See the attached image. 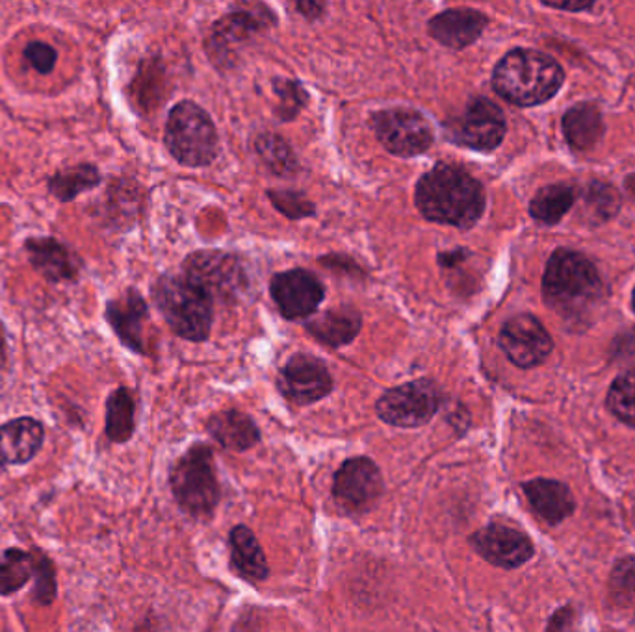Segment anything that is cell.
I'll list each match as a JSON object with an SVG mask.
<instances>
[{
	"instance_id": "20",
	"label": "cell",
	"mask_w": 635,
	"mask_h": 632,
	"mask_svg": "<svg viewBox=\"0 0 635 632\" xmlns=\"http://www.w3.org/2000/svg\"><path fill=\"white\" fill-rule=\"evenodd\" d=\"M525 492L537 514L550 525H558L567 519L576 506L571 490L563 482L536 479L526 482Z\"/></svg>"
},
{
	"instance_id": "37",
	"label": "cell",
	"mask_w": 635,
	"mask_h": 632,
	"mask_svg": "<svg viewBox=\"0 0 635 632\" xmlns=\"http://www.w3.org/2000/svg\"><path fill=\"white\" fill-rule=\"evenodd\" d=\"M24 56L29 60L30 65L34 67L41 75H49L51 71L54 69L56 65V60H59V54L54 51L47 43H41V41H32L24 49Z\"/></svg>"
},
{
	"instance_id": "34",
	"label": "cell",
	"mask_w": 635,
	"mask_h": 632,
	"mask_svg": "<svg viewBox=\"0 0 635 632\" xmlns=\"http://www.w3.org/2000/svg\"><path fill=\"white\" fill-rule=\"evenodd\" d=\"M585 204L599 219H610L612 215L617 214L618 195L612 186L593 182L585 193Z\"/></svg>"
},
{
	"instance_id": "22",
	"label": "cell",
	"mask_w": 635,
	"mask_h": 632,
	"mask_svg": "<svg viewBox=\"0 0 635 632\" xmlns=\"http://www.w3.org/2000/svg\"><path fill=\"white\" fill-rule=\"evenodd\" d=\"M210 435L214 440L220 441L225 449L233 451H245L255 446L261 440L257 425L253 419L239 410H225L209 419L207 425Z\"/></svg>"
},
{
	"instance_id": "32",
	"label": "cell",
	"mask_w": 635,
	"mask_h": 632,
	"mask_svg": "<svg viewBox=\"0 0 635 632\" xmlns=\"http://www.w3.org/2000/svg\"><path fill=\"white\" fill-rule=\"evenodd\" d=\"M274 87L275 94L279 95L281 100L277 116L281 117V121H292L294 117L298 116L299 110L304 108L305 103L309 99L305 87L298 82L283 81V78H277L274 82Z\"/></svg>"
},
{
	"instance_id": "3",
	"label": "cell",
	"mask_w": 635,
	"mask_h": 632,
	"mask_svg": "<svg viewBox=\"0 0 635 632\" xmlns=\"http://www.w3.org/2000/svg\"><path fill=\"white\" fill-rule=\"evenodd\" d=\"M563 78L555 60L530 49H517L496 65L493 86L511 105L537 106L558 94Z\"/></svg>"
},
{
	"instance_id": "26",
	"label": "cell",
	"mask_w": 635,
	"mask_h": 632,
	"mask_svg": "<svg viewBox=\"0 0 635 632\" xmlns=\"http://www.w3.org/2000/svg\"><path fill=\"white\" fill-rule=\"evenodd\" d=\"M100 184V174L97 168L89 163H81L76 168L64 169L54 174L49 182V190L62 203H70L81 193L89 192Z\"/></svg>"
},
{
	"instance_id": "19",
	"label": "cell",
	"mask_w": 635,
	"mask_h": 632,
	"mask_svg": "<svg viewBox=\"0 0 635 632\" xmlns=\"http://www.w3.org/2000/svg\"><path fill=\"white\" fill-rule=\"evenodd\" d=\"M43 443V427L38 419L19 418L0 427V464H27Z\"/></svg>"
},
{
	"instance_id": "24",
	"label": "cell",
	"mask_w": 635,
	"mask_h": 632,
	"mask_svg": "<svg viewBox=\"0 0 635 632\" xmlns=\"http://www.w3.org/2000/svg\"><path fill=\"white\" fill-rule=\"evenodd\" d=\"M231 555L234 568L244 575L245 579L264 580L268 577L269 568L264 557L263 547L257 536L250 528L239 525L231 531Z\"/></svg>"
},
{
	"instance_id": "2",
	"label": "cell",
	"mask_w": 635,
	"mask_h": 632,
	"mask_svg": "<svg viewBox=\"0 0 635 632\" xmlns=\"http://www.w3.org/2000/svg\"><path fill=\"white\" fill-rule=\"evenodd\" d=\"M542 293L548 307L561 318L582 320L601 301V275L588 256L574 250H555L544 269Z\"/></svg>"
},
{
	"instance_id": "33",
	"label": "cell",
	"mask_w": 635,
	"mask_h": 632,
	"mask_svg": "<svg viewBox=\"0 0 635 632\" xmlns=\"http://www.w3.org/2000/svg\"><path fill=\"white\" fill-rule=\"evenodd\" d=\"M612 596L624 607H635V558H624L613 569L610 580Z\"/></svg>"
},
{
	"instance_id": "11",
	"label": "cell",
	"mask_w": 635,
	"mask_h": 632,
	"mask_svg": "<svg viewBox=\"0 0 635 632\" xmlns=\"http://www.w3.org/2000/svg\"><path fill=\"white\" fill-rule=\"evenodd\" d=\"M383 493V476L378 465L364 457L346 460L335 475L332 497L350 514L368 512Z\"/></svg>"
},
{
	"instance_id": "31",
	"label": "cell",
	"mask_w": 635,
	"mask_h": 632,
	"mask_svg": "<svg viewBox=\"0 0 635 632\" xmlns=\"http://www.w3.org/2000/svg\"><path fill=\"white\" fill-rule=\"evenodd\" d=\"M257 152L275 173H290L296 169V158L290 147L274 133H263L257 140Z\"/></svg>"
},
{
	"instance_id": "29",
	"label": "cell",
	"mask_w": 635,
	"mask_h": 632,
	"mask_svg": "<svg viewBox=\"0 0 635 632\" xmlns=\"http://www.w3.org/2000/svg\"><path fill=\"white\" fill-rule=\"evenodd\" d=\"M268 15H258L257 18V13H251L247 10L231 13L214 26L216 43L225 45V43H233V41L247 40L251 34H257L258 30L263 29V19L268 18Z\"/></svg>"
},
{
	"instance_id": "28",
	"label": "cell",
	"mask_w": 635,
	"mask_h": 632,
	"mask_svg": "<svg viewBox=\"0 0 635 632\" xmlns=\"http://www.w3.org/2000/svg\"><path fill=\"white\" fill-rule=\"evenodd\" d=\"M34 558L23 549H8L0 555V593L12 596L19 592L34 575Z\"/></svg>"
},
{
	"instance_id": "10",
	"label": "cell",
	"mask_w": 635,
	"mask_h": 632,
	"mask_svg": "<svg viewBox=\"0 0 635 632\" xmlns=\"http://www.w3.org/2000/svg\"><path fill=\"white\" fill-rule=\"evenodd\" d=\"M184 277L199 286L210 299L234 297L244 285V271L239 258L222 250H201L188 256Z\"/></svg>"
},
{
	"instance_id": "38",
	"label": "cell",
	"mask_w": 635,
	"mask_h": 632,
	"mask_svg": "<svg viewBox=\"0 0 635 632\" xmlns=\"http://www.w3.org/2000/svg\"><path fill=\"white\" fill-rule=\"evenodd\" d=\"M321 8L324 7L316 4V2H304V4L299 2L298 4L299 12L304 13V15H307V18H309V12H313L310 13V18H320Z\"/></svg>"
},
{
	"instance_id": "23",
	"label": "cell",
	"mask_w": 635,
	"mask_h": 632,
	"mask_svg": "<svg viewBox=\"0 0 635 632\" xmlns=\"http://www.w3.org/2000/svg\"><path fill=\"white\" fill-rule=\"evenodd\" d=\"M563 132L572 149L576 151L593 149L602 140V133H604L601 111L589 103L572 106L563 117Z\"/></svg>"
},
{
	"instance_id": "41",
	"label": "cell",
	"mask_w": 635,
	"mask_h": 632,
	"mask_svg": "<svg viewBox=\"0 0 635 632\" xmlns=\"http://www.w3.org/2000/svg\"><path fill=\"white\" fill-rule=\"evenodd\" d=\"M632 307H634V312H635V290H634V297H632Z\"/></svg>"
},
{
	"instance_id": "13",
	"label": "cell",
	"mask_w": 635,
	"mask_h": 632,
	"mask_svg": "<svg viewBox=\"0 0 635 632\" xmlns=\"http://www.w3.org/2000/svg\"><path fill=\"white\" fill-rule=\"evenodd\" d=\"M279 389L292 403L310 405L331 392L332 378L324 362L310 354H296L281 369Z\"/></svg>"
},
{
	"instance_id": "18",
	"label": "cell",
	"mask_w": 635,
	"mask_h": 632,
	"mask_svg": "<svg viewBox=\"0 0 635 632\" xmlns=\"http://www.w3.org/2000/svg\"><path fill=\"white\" fill-rule=\"evenodd\" d=\"M485 26L487 18L484 13L457 8L435 15L430 21V34L444 47L465 49L484 34Z\"/></svg>"
},
{
	"instance_id": "7",
	"label": "cell",
	"mask_w": 635,
	"mask_h": 632,
	"mask_svg": "<svg viewBox=\"0 0 635 632\" xmlns=\"http://www.w3.org/2000/svg\"><path fill=\"white\" fill-rule=\"evenodd\" d=\"M506 116L493 100L474 99L461 116L444 122V136L455 146L473 151H493L506 136Z\"/></svg>"
},
{
	"instance_id": "9",
	"label": "cell",
	"mask_w": 635,
	"mask_h": 632,
	"mask_svg": "<svg viewBox=\"0 0 635 632\" xmlns=\"http://www.w3.org/2000/svg\"><path fill=\"white\" fill-rule=\"evenodd\" d=\"M373 132L387 151L396 157H416L433 143V128L426 117L409 108L379 111L372 119Z\"/></svg>"
},
{
	"instance_id": "21",
	"label": "cell",
	"mask_w": 635,
	"mask_h": 632,
	"mask_svg": "<svg viewBox=\"0 0 635 632\" xmlns=\"http://www.w3.org/2000/svg\"><path fill=\"white\" fill-rule=\"evenodd\" d=\"M362 320L356 308H331L307 323V331L331 347L350 343L361 331Z\"/></svg>"
},
{
	"instance_id": "36",
	"label": "cell",
	"mask_w": 635,
	"mask_h": 632,
	"mask_svg": "<svg viewBox=\"0 0 635 632\" xmlns=\"http://www.w3.org/2000/svg\"><path fill=\"white\" fill-rule=\"evenodd\" d=\"M269 199L290 219H301V217L315 214V206L309 201H305L298 193L269 192Z\"/></svg>"
},
{
	"instance_id": "6",
	"label": "cell",
	"mask_w": 635,
	"mask_h": 632,
	"mask_svg": "<svg viewBox=\"0 0 635 632\" xmlns=\"http://www.w3.org/2000/svg\"><path fill=\"white\" fill-rule=\"evenodd\" d=\"M171 490L182 511L210 516L220 501L216 465L209 446H193L171 471Z\"/></svg>"
},
{
	"instance_id": "30",
	"label": "cell",
	"mask_w": 635,
	"mask_h": 632,
	"mask_svg": "<svg viewBox=\"0 0 635 632\" xmlns=\"http://www.w3.org/2000/svg\"><path fill=\"white\" fill-rule=\"evenodd\" d=\"M607 408L623 424L635 427V367L612 384L607 394Z\"/></svg>"
},
{
	"instance_id": "5",
	"label": "cell",
	"mask_w": 635,
	"mask_h": 632,
	"mask_svg": "<svg viewBox=\"0 0 635 632\" xmlns=\"http://www.w3.org/2000/svg\"><path fill=\"white\" fill-rule=\"evenodd\" d=\"M166 146L177 162L190 168L209 165L218 154V132L209 114L192 100H182L169 111Z\"/></svg>"
},
{
	"instance_id": "8",
	"label": "cell",
	"mask_w": 635,
	"mask_h": 632,
	"mask_svg": "<svg viewBox=\"0 0 635 632\" xmlns=\"http://www.w3.org/2000/svg\"><path fill=\"white\" fill-rule=\"evenodd\" d=\"M441 406V392L432 381H414L389 389L375 405L379 418L403 429L430 424Z\"/></svg>"
},
{
	"instance_id": "4",
	"label": "cell",
	"mask_w": 635,
	"mask_h": 632,
	"mask_svg": "<svg viewBox=\"0 0 635 632\" xmlns=\"http://www.w3.org/2000/svg\"><path fill=\"white\" fill-rule=\"evenodd\" d=\"M152 297L171 331L190 342H204L212 326V299L187 277L163 275Z\"/></svg>"
},
{
	"instance_id": "25",
	"label": "cell",
	"mask_w": 635,
	"mask_h": 632,
	"mask_svg": "<svg viewBox=\"0 0 635 632\" xmlns=\"http://www.w3.org/2000/svg\"><path fill=\"white\" fill-rule=\"evenodd\" d=\"M135 399L127 388H117L106 400V436L125 443L135 432Z\"/></svg>"
},
{
	"instance_id": "16",
	"label": "cell",
	"mask_w": 635,
	"mask_h": 632,
	"mask_svg": "<svg viewBox=\"0 0 635 632\" xmlns=\"http://www.w3.org/2000/svg\"><path fill=\"white\" fill-rule=\"evenodd\" d=\"M149 310L138 291L129 290L108 302L106 320L116 332L123 345L135 353H146L144 349V326H146Z\"/></svg>"
},
{
	"instance_id": "1",
	"label": "cell",
	"mask_w": 635,
	"mask_h": 632,
	"mask_svg": "<svg viewBox=\"0 0 635 632\" xmlns=\"http://www.w3.org/2000/svg\"><path fill=\"white\" fill-rule=\"evenodd\" d=\"M414 201L426 219L457 228L474 227L485 210L478 180L449 163H441L419 180Z\"/></svg>"
},
{
	"instance_id": "40",
	"label": "cell",
	"mask_w": 635,
	"mask_h": 632,
	"mask_svg": "<svg viewBox=\"0 0 635 632\" xmlns=\"http://www.w3.org/2000/svg\"><path fill=\"white\" fill-rule=\"evenodd\" d=\"M4 354V334H2V326H0V358Z\"/></svg>"
},
{
	"instance_id": "15",
	"label": "cell",
	"mask_w": 635,
	"mask_h": 632,
	"mask_svg": "<svg viewBox=\"0 0 635 632\" xmlns=\"http://www.w3.org/2000/svg\"><path fill=\"white\" fill-rule=\"evenodd\" d=\"M473 546L487 563L498 568H519L533 557V546L525 533L498 523L474 534Z\"/></svg>"
},
{
	"instance_id": "12",
	"label": "cell",
	"mask_w": 635,
	"mask_h": 632,
	"mask_svg": "<svg viewBox=\"0 0 635 632\" xmlns=\"http://www.w3.org/2000/svg\"><path fill=\"white\" fill-rule=\"evenodd\" d=\"M500 347L515 366L536 367L552 353V338L541 321L530 313H520L501 326Z\"/></svg>"
},
{
	"instance_id": "27",
	"label": "cell",
	"mask_w": 635,
	"mask_h": 632,
	"mask_svg": "<svg viewBox=\"0 0 635 632\" xmlns=\"http://www.w3.org/2000/svg\"><path fill=\"white\" fill-rule=\"evenodd\" d=\"M574 192L565 184L542 188L530 204V214L539 223L555 225L563 219V215L572 208Z\"/></svg>"
},
{
	"instance_id": "39",
	"label": "cell",
	"mask_w": 635,
	"mask_h": 632,
	"mask_svg": "<svg viewBox=\"0 0 635 632\" xmlns=\"http://www.w3.org/2000/svg\"><path fill=\"white\" fill-rule=\"evenodd\" d=\"M552 8H560V10H588L591 4H550Z\"/></svg>"
},
{
	"instance_id": "35",
	"label": "cell",
	"mask_w": 635,
	"mask_h": 632,
	"mask_svg": "<svg viewBox=\"0 0 635 632\" xmlns=\"http://www.w3.org/2000/svg\"><path fill=\"white\" fill-rule=\"evenodd\" d=\"M35 588L34 599L41 604H51L56 598V575L53 564L45 557L35 563Z\"/></svg>"
},
{
	"instance_id": "17",
	"label": "cell",
	"mask_w": 635,
	"mask_h": 632,
	"mask_svg": "<svg viewBox=\"0 0 635 632\" xmlns=\"http://www.w3.org/2000/svg\"><path fill=\"white\" fill-rule=\"evenodd\" d=\"M27 255L38 274L49 282H71L81 271V260L73 250L67 249L54 238H30L27 242Z\"/></svg>"
},
{
	"instance_id": "14",
	"label": "cell",
	"mask_w": 635,
	"mask_h": 632,
	"mask_svg": "<svg viewBox=\"0 0 635 632\" xmlns=\"http://www.w3.org/2000/svg\"><path fill=\"white\" fill-rule=\"evenodd\" d=\"M275 304L288 320H301L316 312L324 301V286L305 269L279 274L269 286Z\"/></svg>"
}]
</instances>
